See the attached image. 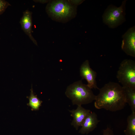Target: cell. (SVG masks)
Instances as JSON below:
<instances>
[{
	"instance_id": "cell-1",
	"label": "cell",
	"mask_w": 135,
	"mask_h": 135,
	"mask_svg": "<svg viewBox=\"0 0 135 135\" xmlns=\"http://www.w3.org/2000/svg\"><path fill=\"white\" fill-rule=\"evenodd\" d=\"M99 90L94 100L96 108L113 112L124 108L126 103L125 91L118 83L110 82Z\"/></svg>"
},
{
	"instance_id": "cell-2",
	"label": "cell",
	"mask_w": 135,
	"mask_h": 135,
	"mask_svg": "<svg viewBox=\"0 0 135 135\" xmlns=\"http://www.w3.org/2000/svg\"><path fill=\"white\" fill-rule=\"evenodd\" d=\"M65 94L72 101L73 105L82 106L95 100L96 96L92 89L83 83L82 80L74 82L67 87Z\"/></svg>"
},
{
	"instance_id": "cell-3",
	"label": "cell",
	"mask_w": 135,
	"mask_h": 135,
	"mask_svg": "<svg viewBox=\"0 0 135 135\" xmlns=\"http://www.w3.org/2000/svg\"><path fill=\"white\" fill-rule=\"evenodd\" d=\"M46 11L50 16L58 20H65L72 17L76 13L75 6L68 0L50 1L47 4Z\"/></svg>"
},
{
	"instance_id": "cell-4",
	"label": "cell",
	"mask_w": 135,
	"mask_h": 135,
	"mask_svg": "<svg viewBox=\"0 0 135 135\" xmlns=\"http://www.w3.org/2000/svg\"><path fill=\"white\" fill-rule=\"evenodd\" d=\"M126 1H122L121 6L119 7L112 4L109 5L102 16L104 23L109 28H114L125 22Z\"/></svg>"
},
{
	"instance_id": "cell-5",
	"label": "cell",
	"mask_w": 135,
	"mask_h": 135,
	"mask_svg": "<svg viewBox=\"0 0 135 135\" xmlns=\"http://www.w3.org/2000/svg\"><path fill=\"white\" fill-rule=\"evenodd\" d=\"M116 77L123 88H135V62L125 59L120 63Z\"/></svg>"
},
{
	"instance_id": "cell-6",
	"label": "cell",
	"mask_w": 135,
	"mask_h": 135,
	"mask_svg": "<svg viewBox=\"0 0 135 135\" xmlns=\"http://www.w3.org/2000/svg\"><path fill=\"white\" fill-rule=\"evenodd\" d=\"M121 47L128 55L135 57V26L130 28L122 36Z\"/></svg>"
},
{
	"instance_id": "cell-7",
	"label": "cell",
	"mask_w": 135,
	"mask_h": 135,
	"mask_svg": "<svg viewBox=\"0 0 135 135\" xmlns=\"http://www.w3.org/2000/svg\"><path fill=\"white\" fill-rule=\"evenodd\" d=\"M80 74L82 79L87 82V86L90 88L99 89L96 80L97 73L90 67L89 61L86 60L81 65L80 68Z\"/></svg>"
},
{
	"instance_id": "cell-8",
	"label": "cell",
	"mask_w": 135,
	"mask_h": 135,
	"mask_svg": "<svg viewBox=\"0 0 135 135\" xmlns=\"http://www.w3.org/2000/svg\"><path fill=\"white\" fill-rule=\"evenodd\" d=\"M71 116L73 118L71 123L76 130L81 126L86 118L91 112L90 110L86 109L82 106H78L75 110H69Z\"/></svg>"
},
{
	"instance_id": "cell-9",
	"label": "cell",
	"mask_w": 135,
	"mask_h": 135,
	"mask_svg": "<svg viewBox=\"0 0 135 135\" xmlns=\"http://www.w3.org/2000/svg\"><path fill=\"white\" fill-rule=\"evenodd\" d=\"M32 12L28 10L24 11L20 22L21 28L24 33L28 36L31 40L37 45L36 40L32 34Z\"/></svg>"
},
{
	"instance_id": "cell-10",
	"label": "cell",
	"mask_w": 135,
	"mask_h": 135,
	"mask_svg": "<svg viewBox=\"0 0 135 135\" xmlns=\"http://www.w3.org/2000/svg\"><path fill=\"white\" fill-rule=\"evenodd\" d=\"M100 121L96 113L91 112L84 120L79 132L82 134H88L94 130Z\"/></svg>"
},
{
	"instance_id": "cell-11",
	"label": "cell",
	"mask_w": 135,
	"mask_h": 135,
	"mask_svg": "<svg viewBox=\"0 0 135 135\" xmlns=\"http://www.w3.org/2000/svg\"><path fill=\"white\" fill-rule=\"evenodd\" d=\"M126 103L128 104L132 111L135 112V88H124Z\"/></svg>"
},
{
	"instance_id": "cell-12",
	"label": "cell",
	"mask_w": 135,
	"mask_h": 135,
	"mask_svg": "<svg viewBox=\"0 0 135 135\" xmlns=\"http://www.w3.org/2000/svg\"><path fill=\"white\" fill-rule=\"evenodd\" d=\"M127 126L124 132L126 135H135V112H132L127 119Z\"/></svg>"
},
{
	"instance_id": "cell-13",
	"label": "cell",
	"mask_w": 135,
	"mask_h": 135,
	"mask_svg": "<svg viewBox=\"0 0 135 135\" xmlns=\"http://www.w3.org/2000/svg\"><path fill=\"white\" fill-rule=\"evenodd\" d=\"M27 97L29 100V102L28 105L31 108L32 110H39L42 102L38 98L36 95L34 94L32 87L30 96Z\"/></svg>"
},
{
	"instance_id": "cell-14",
	"label": "cell",
	"mask_w": 135,
	"mask_h": 135,
	"mask_svg": "<svg viewBox=\"0 0 135 135\" xmlns=\"http://www.w3.org/2000/svg\"><path fill=\"white\" fill-rule=\"evenodd\" d=\"M10 6L8 2L4 0H0V15L5 11L8 6Z\"/></svg>"
},
{
	"instance_id": "cell-15",
	"label": "cell",
	"mask_w": 135,
	"mask_h": 135,
	"mask_svg": "<svg viewBox=\"0 0 135 135\" xmlns=\"http://www.w3.org/2000/svg\"><path fill=\"white\" fill-rule=\"evenodd\" d=\"M102 135H114L112 130L110 127H107L104 130Z\"/></svg>"
},
{
	"instance_id": "cell-16",
	"label": "cell",
	"mask_w": 135,
	"mask_h": 135,
	"mask_svg": "<svg viewBox=\"0 0 135 135\" xmlns=\"http://www.w3.org/2000/svg\"><path fill=\"white\" fill-rule=\"evenodd\" d=\"M68 1L72 5L76 6L81 4L84 1V0H68Z\"/></svg>"
},
{
	"instance_id": "cell-17",
	"label": "cell",
	"mask_w": 135,
	"mask_h": 135,
	"mask_svg": "<svg viewBox=\"0 0 135 135\" xmlns=\"http://www.w3.org/2000/svg\"><path fill=\"white\" fill-rule=\"evenodd\" d=\"M34 1L35 2L43 4L48 2V0H34Z\"/></svg>"
}]
</instances>
